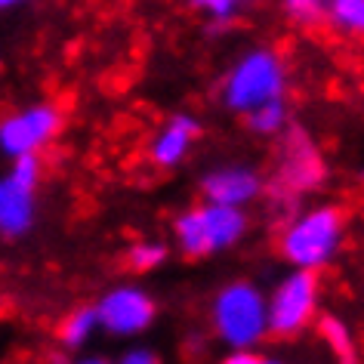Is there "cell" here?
I'll use <instances>...</instances> for the list:
<instances>
[{"label":"cell","mask_w":364,"mask_h":364,"mask_svg":"<svg viewBox=\"0 0 364 364\" xmlns=\"http://www.w3.org/2000/svg\"><path fill=\"white\" fill-rule=\"evenodd\" d=\"M324 176H327V170H324V161L318 154L315 142L303 130H290V136L284 139V149H281V158H278L275 188L287 195H306V192H315L324 182Z\"/></svg>","instance_id":"obj_7"},{"label":"cell","mask_w":364,"mask_h":364,"mask_svg":"<svg viewBox=\"0 0 364 364\" xmlns=\"http://www.w3.org/2000/svg\"><path fill=\"white\" fill-rule=\"evenodd\" d=\"M167 257H170V247L164 241H139L127 253V266L133 272H139V275H149V272L161 269L167 262Z\"/></svg>","instance_id":"obj_15"},{"label":"cell","mask_w":364,"mask_h":364,"mask_svg":"<svg viewBox=\"0 0 364 364\" xmlns=\"http://www.w3.org/2000/svg\"><path fill=\"white\" fill-rule=\"evenodd\" d=\"M318 333H321V340L327 343V349L333 352L336 364H358V343H355L349 324H346L343 318L324 315L321 321H318Z\"/></svg>","instance_id":"obj_14"},{"label":"cell","mask_w":364,"mask_h":364,"mask_svg":"<svg viewBox=\"0 0 364 364\" xmlns=\"http://www.w3.org/2000/svg\"><path fill=\"white\" fill-rule=\"evenodd\" d=\"M6 173H10L16 182H22L25 188H34V192H38L41 176H43L41 154H19V158H10V170Z\"/></svg>","instance_id":"obj_19"},{"label":"cell","mask_w":364,"mask_h":364,"mask_svg":"<svg viewBox=\"0 0 364 364\" xmlns=\"http://www.w3.org/2000/svg\"><path fill=\"white\" fill-rule=\"evenodd\" d=\"M210 331L225 349H257L272 336L269 294L244 278L223 284L210 299Z\"/></svg>","instance_id":"obj_2"},{"label":"cell","mask_w":364,"mask_h":364,"mask_svg":"<svg viewBox=\"0 0 364 364\" xmlns=\"http://www.w3.org/2000/svg\"><path fill=\"white\" fill-rule=\"evenodd\" d=\"M287 90V68L284 59L278 56L272 47H253L244 56L232 62V68L225 71L220 99L232 114H250L259 105L281 99Z\"/></svg>","instance_id":"obj_3"},{"label":"cell","mask_w":364,"mask_h":364,"mask_svg":"<svg viewBox=\"0 0 364 364\" xmlns=\"http://www.w3.org/2000/svg\"><path fill=\"white\" fill-rule=\"evenodd\" d=\"M281 10L296 25H321L331 19V0H281Z\"/></svg>","instance_id":"obj_17"},{"label":"cell","mask_w":364,"mask_h":364,"mask_svg":"<svg viewBox=\"0 0 364 364\" xmlns=\"http://www.w3.org/2000/svg\"><path fill=\"white\" fill-rule=\"evenodd\" d=\"M34 188H25L10 173L0 179V235L6 241H19L34 229L38 220V201Z\"/></svg>","instance_id":"obj_11"},{"label":"cell","mask_w":364,"mask_h":364,"mask_svg":"<svg viewBox=\"0 0 364 364\" xmlns=\"http://www.w3.org/2000/svg\"><path fill=\"white\" fill-rule=\"evenodd\" d=\"M321 303V272L290 269L269 290V331L278 340H290L312 327Z\"/></svg>","instance_id":"obj_4"},{"label":"cell","mask_w":364,"mask_h":364,"mask_svg":"<svg viewBox=\"0 0 364 364\" xmlns=\"http://www.w3.org/2000/svg\"><path fill=\"white\" fill-rule=\"evenodd\" d=\"M336 31L364 38V0H331V19Z\"/></svg>","instance_id":"obj_16"},{"label":"cell","mask_w":364,"mask_h":364,"mask_svg":"<svg viewBox=\"0 0 364 364\" xmlns=\"http://www.w3.org/2000/svg\"><path fill=\"white\" fill-rule=\"evenodd\" d=\"M346 238V213L336 204H312L296 213L278 238V253L294 269L321 272L336 259Z\"/></svg>","instance_id":"obj_1"},{"label":"cell","mask_w":364,"mask_h":364,"mask_svg":"<svg viewBox=\"0 0 364 364\" xmlns=\"http://www.w3.org/2000/svg\"><path fill=\"white\" fill-rule=\"evenodd\" d=\"M114 364H161V355L149 349V346H133V349L121 352V358Z\"/></svg>","instance_id":"obj_21"},{"label":"cell","mask_w":364,"mask_h":364,"mask_svg":"<svg viewBox=\"0 0 364 364\" xmlns=\"http://www.w3.org/2000/svg\"><path fill=\"white\" fill-rule=\"evenodd\" d=\"M198 210H201L204 238H207V250H210V257L238 247V244L244 241V235H247V229H250L247 207L201 201L198 204Z\"/></svg>","instance_id":"obj_10"},{"label":"cell","mask_w":364,"mask_h":364,"mask_svg":"<svg viewBox=\"0 0 364 364\" xmlns=\"http://www.w3.org/2000/svg\"><path fill=\"white\" fill-rule=\"evenodd\" d=\"M25 0H0V6H4V10H13V6H22Z\"/></svg>","instance_id":"obj_23"},{"label":"cell","mask_w":364,"mask_h":364,"mask_svg":"<svg viewBox=\"0 0 364 364\" xmlns=\"http://www.w3.org/2000/svg\"><path fill=\"white\" fill-rule=\"evenodd\" d=\"M204 127L195 114L188 112H179V114H170L167 121L158 127V133L151 136L149 142V158L158 170H176L182 161L192 154L195 142L201 139Z\"/></svg>","instance_id":"obj_9"},{"label":"cell","mask_w":364,"mask_h":364,"mask_svg":"<svg viewBox=\"0 0 364 364\" xmlns=\"http://www.w3.org/2000/svg\"><path fill=\"white\" fill-rule=\"evenodd\" d=\"M192 6L210 25H232L244 13V0H192Z\"/></svg>","instance_id":"obj_18"},{"label":"cell","mask_w":364,"mask_h":364,"mask_svg":"<svg viewBox=\"0 0 364 364\" xmlns=\"http://www.w3.org/2000/svg\"><path fill=\"white\" fill-rule=\"evenodd\" d=\"M266 192V179L250 164H225L201 179L204 201L213 204H232V207H250L257 198Z\"/></svg>","instance_id":"obj_8"},{"label":"cell","mask_w":364,"mask_h":364,"mask_svg":"<svg viewBox=\"0 0 364 364\" xmlns=\"http://www.w3.org/2000/svg\"><path fill=\"white\" fill-rule=\"evenodd\" d=\"M220 364H284V361L259 349H229V355H223Z\"/></svg>","instance_id":"obj_20"},{"label":"cell","mask_w":364,"mask_h":364,"mask_svg":"<svg viewBox=\"0 0 364 364\" xmlns=\"http://www.w3.org/2000/svg\"><path fill=\"white\" fill-rule=\"evenodd\" d=\"M65 114L53 102H34L19 112L6 114L0 124V151L6 158H19V154H41L47 145L56 139Z\"/></svg>","instance_id":"obj_6"},{"label":"cell","mask_w":364,"mask_h":364,"mask_svg":"<svg viewBox=\"0 0 364 364\" xmlns=\"http://www.w3.org/2000/svg\"><path fill=\"white\" fill-rule=\"evenodd\" d=\"M71 364H114V361L102 358V355H84V358H77V361H71Z\"/></svg>","instance_id":"obj_22"},{"label":"cell","mask_w":364,"mask_h":364,"mask_svg":"<svg viewBox=\"0 0 364 364\" xmlns=\"http://www.w3.org/2000/svg\"><path fill=\"white\" fill-rule=\"evenodd\" d=\"M99 327L117 340H133L145 333L158 318V303L139 284H114L96 299Z\"/></svg>","instance_id":"obj_5"},{"label":"cell","mask_w":364,"mask_h":364,"mask_svg":"<svg viewBox=\"0 0 364 364\" xmlns=\"http://www.w3.org/2000/svg\"><path fill=\"white\" fill-rule=\"evenodd\" d=\"M96 331H102V327H99L96 303H93V306L84 303V306H75L65 318H62L56 336H59V346H62V349H71V352H75V349H80V346H87L90 336H93Z\"/></svg>","instance_id":"obj_12"},{"label":"cell","mask_w":364,"mask_h":364,"mask_svg":"<svg viewBox=\"0 0 364 364\" xmlns=\"http://www.w3.org/2000/svg\"><path fill=\"white\" fill-rule=\"evenodd\" d=\"M244 127H247V133L259 136V139H272V136H281L290 127V108L284 102V96L281 99H272V102L259 105L257 112L244 114Z\"/></svg>","instance_id":"obj_13"}]
</instances>
